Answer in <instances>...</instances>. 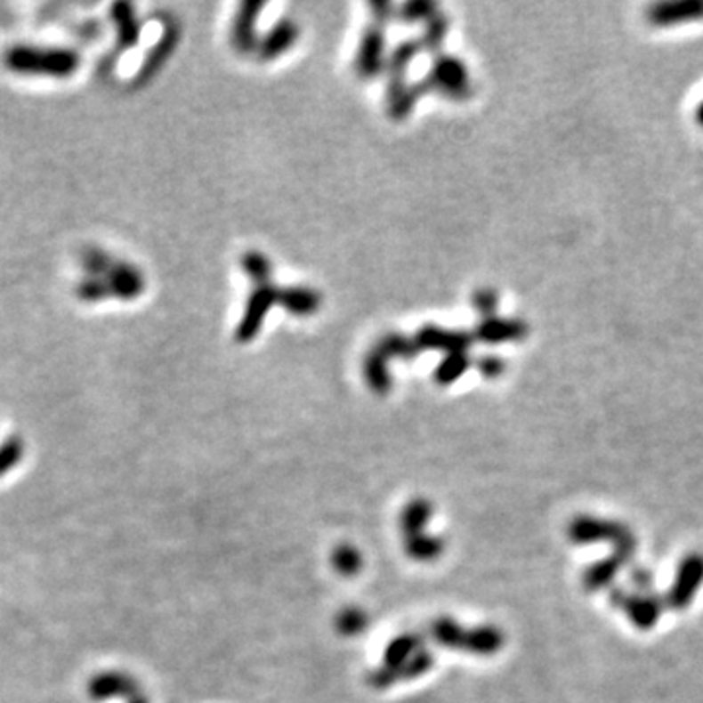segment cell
Here are the masks:
<instances>
[{"label": "cell", "instance_id": "cell-1", "mask_svg": "<svg viewBox=\"0 0 703 703\" xmlns=\"http://www.w3.org/2000/svg\"><path fill=\"white\" fill-rule=\"evenodd\" d=\"M83 268L86 276L77 286V295L88 303L108 297L129 301L145 291L143 274L133 264L112 258L102 248H86Z\"/></svg>", "mask_w": 703, "mask_h": 703}, {"label": "cell", "instance_id": "cell-2", "mask_svg": "<svg viewBox=\"0 0 703 703\" xmlns=\"http://www.w3.org/2000/svg\"><path fill=\"white\" fill-rule=\"evenodd\" d=\"M80 63V57L70 49L59 47H29L16 45L4 53V65L20 75H49L69 77Z\"/></svg>", "mask_w": 703, "mask_h": 703}, {"label": "cell", "instance_id": "cell-3", "mask_svg": "<svg viewBox=\"0 0 703 703\" xmlns=\"http://www.w3.org/2000/svg\"><path fill=\"white\" fill-rule=\"evenodd\" d=\"M426 78L432 90H438V93L446 94L448 98L465 100L471 96L469 70L457 57L440 53Z\"/></svg>", "mask_w": 703, "mask_h": 703}, {"label": "cell", "instance_id": "cell-4", "mask_svg": "<svg viewBox=\"0 0 703 703\" xmlns=\"http://www.w3.org/2000/svg\"><path fill=\"white\" fill-rule=\"evenodd\" d=\"M647 22L652 28H676L703 22V0H662L647 8Z\"/></svg>", "mask_w": 703, "mask_h": 703}, {"label": "cell", "instance_id": "cell-5", "mask_svg": "<svg viewBox=\"0 0 703 703\" xmlns=\"http://www.w3.org/2000/svg\"><path fill=\"white\" fill-rule=\"evenodd\" d=\"M278 291L279 289H276L272 284L256 286L253 295L248 299V303L245 307V315L240 319L237 328L238 343H250V340L260 333L270 309L278 303Z\"/></svg>", "mask_w": 703, "mask_h": 703}, {"label": "cell", "instance_id": "cell-6", "mask_svg": "<svg viewBox=\"0 0 703 703\" xmlns=\"http://www.w3.org/2000/svg\"><path fill=\"white\" fill-rule=\"evenodd\" d=\"M473 335L465 330H446L440 327H424L418 330L415 343L420 350H436L446 354H467L473 346Z\"/></svg>", "mask_w": 703, "mask_h": 703}, {"label": "cell", "instance_id": "cell-7", "mask_svg": "<svg viewBox=\"0 0 703 703\" xmlns=\"http://www.w3.org/2000/svg\"><path fill=\"white\" fill-rule=\"evenodd\" d=\"M385 36L384 28L371 26L361 36L360 49L356 55V73L361 78L377 77L385 67Z\"/></svg>", "mask_w": 703, "mask_h": 703}, {"label": "cell", "instance_id": "cell-8", "mask_svg": "<svg viewBox=\"0 0 703 703\" xmlns=\"http://www.w3.org/2000/svg\"><path fill=\"white\" fill-rule=\"evenodd\" d=\"M529 333V327L521 319H505V317H487L477 325L473 338L485 344H505L524 340Z\"/></svg>", "mask_w": 703, "mask_h": 703}, {"label": "cell", "instance_id": "cell-9", "mask_svg": "<svg viewBox=\"0 0 703 703\" xmlns=\"http://www.w3.org/2000/svg\"><path fill=\"white\" fill-rule=\"evenodd\" d=\"M264 8V3H243L238 8L233 22V45L240 53H250L258 49V37H256V22L260 10Z\"/></svg>", "mask_w": 703, "mask_h": 703}, {"label": "cell", "instance_id": "cell-10", "mask_svg": "<svg viewBox=\"0 0 703 703\" xmlns=\"http://www.w3.org/2000/svg\"><path fill=\"white\" fill-rule=\"evenodd\" d=\"M297 37H299L297 26L287 18L279 20V22L266 34V37L260 39L256 52L260 59H276L281 53H286L287 49L297 42Z\"/></svg>", "mask_w": 703, "mask_h": 703}, {"label": "cell", "instance_id": "cell-11", "mask_svg": "<svg viewBox=\"0 0 703 703\" xmlns=\"http://www.w3.org/2000/svg\"><path fill=\"white\" fill-rule=\"evenodd\" d=\"M278 303L291 315L309 317L320 307V294L309 287H286L278 291Z\"/></svg>", "mask_w": 703, "mask_h": 703}, {"label": "cell", "instance_id": "cell-12", "mask_svg": "<svg viewBox=\"0 0 703 703\" xmlns=\"http://www.w3.org/2000/svg\"><path fill=\"white\" fill-rule=\"evenodd\" d=\"M701 578H703V559L701 557L686 559L678 572L675 594H672V602H675L676 608H682L686 602L691 600L696 588L701 585Z\"/></svg>", "mask_w": 703, "mask_h": 703}, {"label": "cell", "instance_id": "cell-13", "mask_svg": "<svg viewBox=\"0 0 703 703\" xmlns=\"http://www.w3.org/2000/svg\"><path fill=\"white\" fill-rule=\"evenodd\" d=\"M415 88L407 85L405 78H389L387 86V109L393 119H405L416 104Z\"/></svg>", "mask_w": 703, "mask_h": 703}, {"label": "cell", "instance_id": "cell-14", "mask_svg": "<svg viewBox=\"0 0 703 703\" xmlns=\"http://www.w3.org/2000/svg\"><path fill=\"white\" fill-rule=\"evenodd\" d=\"M387 361L389 360L381 356L376 348L371 350L366 358L364 374H366L369 387L374 389V393H377V395H385L391 389V385H393V381H391V376H389Z\"/></svg>", "mask_w": 703, "mask_h": 703}, {"label": "cell", "instance_id": "cell-15", "mask_svg": "<svg viewBox=\"0 0 703 703\" xmlns=\"http://www.w3.org/2000/svg\"><path fill=\"white\" fill-rule=\"evenodd\" d=\"M178 37H180V34H178V29H176V28H173V29L168 28V29H166L165 36L160 37L158 45H155L153 52H150V55L147 57V61H145L143 69L139 70V78L147 80V78L153 77L160 67H163V63L166 61V59H168L170 55H173L174 47H176V44H178Z\"/></svg>", "mask_w": 703, "mask_h": 703}, {"label": "cell", "instance_id": "cell-16", "mask_svg": "<svg viewBox=\"0 0 703 703\" xmlns=\"http://www.w3.org/2000/svg\"><path fill=\"white\" fill-rule=\"evenodd\" d=\"M430 518H432L430 502L428 500H413L403 510V516H400V528H403L407 537L424 534Z\"/></svg>", "mask_w": 703, "mask_h": 703}, {"label": "cell", "instance_id": "cell-17", "mask_svg": "<svg viewBox=\"0 0 703 703\" xmlns=\"http://www.w3.org/2000/svg\"><path fill=\"white\" fill-rule=\"evenodd\" d=\"M502 647V633L495 627H479L465 633L464 649L477 655H492Z\"/></svg>", "mask_w": 703, "mask_h": 703}, {"label": "cell", "instance_id": "cell-18", "mask_svg": "<svg viewBox=\"0 0 703 703\" xmlns=\"http://www.w3.org/2000/svg\"><path fill=\"white\" fill-rule=\"evenodd\" d=\"M114 20L117 24L119 32V49H127L137 44L141 24L133 14V8L129 4H116L114 6Z\"/></svg>", "mask_w": 703, "mask_h": 703}, {"label": "cell", "instance_id": "cell-19", "mask_svg": "<svg viewBox=\"0 0 703 703\" xmlns=\"http://www.w3.org/2000/svg\"><path fill=\"white\" fill-rule=\"evenodd\" d=\"M376 350L384 358H400V360H413L420 354V348L416 346L415 340H408L403 335H385L379 340Z\"/></svg>", "mask_w": 703, "mask_h": 703}, {"label": "cell", "instance_id": "cell-20", "mask_svg": "<svg viewBox=\"0 0 703 703\" xmlns=\"http://www.w3.org/2000/svg\"><path fill=\"white\" fill-rule=\"evenodd\" d=\"M422 52V44L416 39H408V42H400L389 57V73L391 78H405L408 65L413 63V59Z\"/></svg>", "mask_w": 703, "mask_h": 703}, {"label": "cell", "instance_id": "cell-21", "mask_svg": "<svg viewBox=\"0 0 703 703\" xmlns=\"http://www.w3.org/2000/svg\"><path fill=\"white\" fill-rule=\"evenodd\" d=\"M471 366V358L467 354H449L446 360H441L438 368L434 369V379L440 385H451L456 384L461 376L465 374Z\"/></svg>", "mask_w": 703, "mask_h": 703}, {"label": "cell", "instance_id": "cell-22", "mask_svg": "<svg viewBox=\"0 0 703 703\" xmlns=\"http://www.w3.org/2000/svg\"><path fill=\"white\" fill-rule=\"evenodd\" d=\"M448 18L444 14H436L432 20L426 22V32L422 36L420 44L422 49H426L430 53L440 55V49L444 45V39L448 37Z\"/></svg>", "mask_w": 703, "mask_h": 703}, {"label": "cell", "instance_id": "cell-23", "mask_svg": "<svg viewBox=\"0 0 703 703\" xmlns=\"http://www.w3.org/2000/svg\"><path fill=\"white\" fill-rule=\"evenodd\" d=\"M243 270L256 286H266L272 278V263L263 253H255V250L243 256Z\"/></svg>", "mask_w": 703, "mask_h": 703}, {"label": "cell", "instance_id": "cell-24", "mask_svg": "<svg viewBox=\"0 0 703 703\" xmlns=\"http://www.w3.org/2000/svg\"><path fill=\"white\" fill-rule=\"evenodd\" d=\"M405 545L408 555L416 561H432L441 554V541L426 536V531L418 536H408Z\"/></svg>", "mask_w": 703, "mask_h": 703}, {"label": "cell", "instance_id": "cell-25", "mask_svg": "<svg viewBox=\"0 0 703 703\" xmlns=\"http://www.w3.org/2000/svg\"><path fill=\"white\" fill-rule=\"evenodd\" d=\"M436 6L432 3H424V0H416V3H407L399 8V20L405 24H416V22H428V20L434 18Z\"/></svg>", "mask_w": 703, "mask_h": 703}, {"label": "cell", "instance_id": "cell-26", "mask_svg": "<svg viewBox=\"0 0 703 703\" xmlns=\"http://www.w3.org/2000/svg\"><path fill=\"white\" fill-rule=\"evenodd\" d=\"M333 562H335V567L338 569L340 575L352 577V575H356V572L361 569V555H360V551L356 547L340 545L335 551Z\"/></svg>", "mask_w": 703, "mask_h": 703}, {"label": "cell", "instance_id": "cell-27", "mask_svg": "<svg viewBox=\"0 0 703 703\" xmlns=\"http://www.w3.org/2000/svg\"><path fill=\"white\" fill-rule=\"evenodd\" d=\"M368 627V616L361 610L350 608L344 610L338 618V629L344 633V635H358Z\"/></svg>", "mask_w": 703, "mask_h": 703}, {"label": "cell", "instance_id": "cell-28", "mask_svg": "<svg viewBox=\"0 0 703 703\" xmlns=\"http://www.w3.org/2000/svg\"><path fill=\"white\" fill-rule=\"evenodd\" d=\"M631 608V618L637 624V627H650L652 621L659 618V610L647 600H635Z\"/></svg>", "mask_w": 703, "mask_h": 703}, {"label": "cell", "instance_id": "cell-29", "mask_svg": "<svg viewBox=\"0 0 703 703\" xmlns=\"http://www.w3.org/2000/svg\"><path fill=\"white\" fill-rule=\"evenodd\" d=\"M473 307L479 311L485 319L495 317L498 309V295L492 289H479L473 295Z\"/></svg>", "mask_w": 703, "mask_h": 703}, {"label": "cell", "instance_id": "cell-30", "mask_svg": "<svg viewBox=\"0 0 703 703\" xmlns=\"http://www.w3.org/2000/svg\"><path fill=\"white\" fill-rule=\"evenodd\" d=\"M477 369L485 379H497L505 374L506 364H505V360L498 358V356H483V358L477 360Z\"/></svg>", "mask_w": 703, "mask_h": 703}, {"label": "cell", "instance_id": "cell-31", "mask_svg": "<svg viewBox=\"0 0 703 703\" xmlns=\"http://www.w3.org/2000/svg\"><path fill=\"white\" fill-rule=\"evenodd\" d=\"M618 570V562L614 561H604L602 565L590 569L588 572V582L592 586H602L606 585L610 580V577H614V572Z\"/></svg>", "mask_w": 703, "mask_h": 703}, {"label": "cell", "instance_id": "cell-32", "mask_svg": "<svg viewBox=\"0 0 703 703\" xmlns=\"http://www.w3.org/2000/svg\"><path fill=\"white\" fill-rule=\"evenodd\" d=\"M369 8H371V12H374L376 26H379V28H384L395 14V6L391 3H371Z\"/></svg>", "mask_w": 703, "mask_h": 703}, {"label": "cell", "instance_id": "cell-33", "mask_svg": "<svg viewBox=\"0 0 703 703\" xmlns=\"http://www.w3.org/2000/svg\"><path fill=\"white\" fill-rule=\"evenodd\" d=\"M694 117H696L698 125H699V127H703V100H701V102L696 106V114H694Z\"/></svg>", "mask_w": 703, "mask_h": 703}]
</instances>
